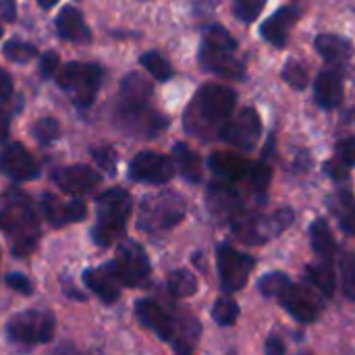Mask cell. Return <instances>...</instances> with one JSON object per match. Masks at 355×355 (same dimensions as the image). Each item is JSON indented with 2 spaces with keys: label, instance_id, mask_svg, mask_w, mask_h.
<instances>
[{
  "label": "cell",
  "instance_id": "16",
  "mask_svg": "<svg viewBox=\"0 0 355 355\" xmlns=\"http://www.w3.org/2000/svg\"><path fill=\"white\" fill-rule=\"evenodd\" d=\"M52 181L56 187H60L64 193L71 196H85L92 193L100 185V173L83 166V164H71V166H58L52 171Z\"/></svg>",
  "mask_w": 355,
  "mask_h": 355
},
{
  "label": "cell",
  "instance_id": "28",
  "mask_svg": "<svg viewBox=\"0 0 355 355\" xmlns=\"http://www.w3.org/2000/svg\"><path fill=\"white\" fill-rule=\"evenodd\" d=\"M306 279L327 297H333L335 295V289H337V275H335V268H333V262L329 260H320L316 264H310L308 266V275Z\"/></svg>",
  "mask_w": 355,
  "mask_h": 355
},
{
  "label": "cell",
  "instance_id": "26",
  "mask_svg": "<svg viewBox=\"0 0 355 355\" xmlns=\"http://www.w3.org/2000/svg\"><path fill=\"white\" fill-rule=\"evenodd\" d=\"M173 162L179 168L181 177L189 183L202 181V160L187 144H175L173 148Z\"/></svg>",
  "mask_w": 355,
  "mask_h": 355
},
{
  "label": "cell",
  "instance_id": "36",
  "mask_svg": "<svg viewBox=\"0 0 355 355\" xmlns=\"http://www.w3.org/2000/svg\"><path fill=\"white\" fill-rule=\"evenodd\" d=\"M341 289L347 300L355 302V254L341 258Z\"/></svg>",
  "mask_w": 355,
  "mask_h": 355
},
{
  "label": "cell",
  "instance_id": "7",
  "mask_svg": "<svg viewBox=\"0 0 355 355\" xmlns=\"http://www.w3.org/2000/svg\"><path fill=\"white\" fill-rule=\"evenodd\" d=\"M104 69L94 62H69L60 69L56 81L77 106H89L102 85Z\"/></svg>",
  "mask_w": 355,
  "mask_h": 355
},
{
  "label": "cell",
  "instance_id": "33",
  "mask_svg": "<svg viewBox=\"0 0 355 355\" xmlns=\"http://www.w3.org/2000/svg\"><path fill=\"white\" fill-rule=\"evenodd\" d=\"M31 133H33V137H35L42 146H48V144H52L54 139H58V135H60V125H58V121H56L54 116H42L40 121L33 123Z\"/></svg>",
  "mask_w": 355,
  "mask_h": 355
},
{
  "label": "cell",
  "instance_id": "49",
  "mask_svg": "<svg viewBox=\"0 0 355 355\" xmlns=\"http://www.w3.org/2000/svg\"><path fill=\"white\" fill-rule=\"evenodd\" d=\"M0 35H2V25H0Z\"/></svg>",
  "mask_w": 355,
  "mask_h": 355
},
{
  "label": "cell",
  "instance_id": "14",
  "mask_svg": "<svg viewBox=\"0 0 355 355\" xmlns=\"http://www.w3.org/2000/svg\"><path fill=\"white\" fill-rule=\"evenodd\" d=\"M129 175L139 183L162 185L173 179L175 162L158 152H139L129 164Z\"/></svg>",
  "mask_w": 355,
  "mask_h": 355
},
{
  "label": "cell",
  "instance_id": "43",
  "mask_svg": "<svg viewBox=\"0 0 355 355\" xmlns=\"http://www.w3.org/2000/svg\"><path fill=\"white\" fill-rule=\"evenodd\" d=\"M324 171H327V175L331 177V179H335V181H343V179H347V175H349V166L341 160V158H331L327 164H324Z\"/></svg>",
  "mask_w": 355,
  "mask_h": 355
},
{
  "label": "cell",
  "instance_id": "48",
  "mask_svg": "<svg viewBox=\"0 0 355 355\" xmlns=\"http://www.w3.org/2000/svg\"><path fill=\"white\" fill-rule=\"evenodd\" d=\"M56 2H58V0H37V4H40L42 8H52Z\"/></svg>",
  "mask_w": 355,
  "mask_h": 355
},
{
  "label": "cell",
  "instance_id": "13",
  "mask_svg": "<svg viewBox=\"0 0 355 355\" xmlns=\"http://www.w3.org/2000/svg\"><path fill=\"white\" fill-rule=\"evenodd\" d=\"M262 123L254 108H243L237 116H231L220 129V137L237 150H254L260 139Z\"/></svg>",
  "mask_w": 355,
  "mask_h": 355
},
{
  "label": "cell",
  "instance_id": "21",
  "mask_svg": "<svg viewBox=\"0 0 355 355\" xmlns=\"http://www.w3.org/2000/svg\"><path fill=\"white\" fill-rule=\"evenodd\" d=\"M297 15H300V10H295L291 6L279 8L272 17H268L262 23V27H260L262 37L268 44L277 46V48H285L287 46V37H289V29L297 21Z\"/></svg>",
  "mask_w": 355,
  "mask_h": 355
},
{
  "label": "cell",
  "instance_id": "1",
  "mask_svg": "<svg viewBox=\"0 0 355 355\" xmlns=\"http://www.w3.org/2000/svg\"><path fill=\"white\" fill-rule=\"evenodd\" d=\"M237 104L235 89L220 85V83H208L200 87L193 102L187 108L185 114V127L193 135L206 137V133H214L225 127V123L231 119Z\"/></svg>",
  "mask_w": 355,
  "mask_h": 355
},
{
  "label": "cell",
  "instance_id": "10",
  "mask_svg": "<svg viewBox=\"0 0 355 355\" xmlns=\"http://www.w3.org/2000/svg\"><path fill=\"white\" fill-rule=\"evenodd\" d=\"M121 287H141L152 272L150 258L137 241H123L116 248V256L106 264Z\"/></svg>",
  "mask_w": 355,
  "mask_h": 355
},
{
  "label": "cell",
  "instance_id": "20",
  "mask_svg": "<svg viewBox=\"0 0 355 355\" xmlns=\"http://www.w3.org/2000/svg\"><path fill=\"white\" fill-rule=\"evenodd\" d=\"M208 166L210 171L225 183H237L241 179H245L250 175L252 162H248L245 158L231 154V152H214L208 158Z\"/></svg>",
  "mask_w": 355,
  "mask_h": 355
},
{
  "label": "cell",
  "instance_id": "46",
  "mask_svg": "<svg viewBox=\"0 0 355 355\" xmlns=\"http://www.w3.org/2000/svg\"><path fill=\"white\" fill-rule=\"evenodd\" d=\"M0 17L4 21H15V17H17V2L15 0H0Z\"/></svg>",
  "mask_w": 355,
  "mask_h": 355
},
{
  "label": "cell",
  "instance_id": "50",
  "mask_svg": "<svg viewBox=\"0 0 355 355\" xmlns=\"http://www.w3.org/2000/svg\"><path fill=\"white\" fill-rule=\"evenodd\" d=\"M185 355H189V354H185Z\"/></svg>",
  "mask_w": 355,
  "mask_h": 355
},
{
  "label": "cell",
  "instance_id": "40",
  "mask_svg": "<svg viewBox=\"0 0 355 355\" xmlns=\"http://www.w3.org/2000/svg\"><path fill=\"white\" fill-rule=\"evenodd\" d=\"M92 156H94L96 164L102 171H106L108 175H114V171H116V154H114V150H110V148H96L92 152Z\"/></svg>",
  "mask_w": 355,
  "mask_h": 355
},
{
  "label": "cell",
  "instance_id": "11",
  "mask_svg": "<svg viewBox=\"0 0 355 355\" xmlns=\"http://www.w3.org/2000/svg\"><path fill=\"white\" fill-rule=\"evenodd\" d=\"M114 125L127 135L156 137L168 127V119L158 110L150 108L148 104L121 102V106L114 112Z\"/></svg>",
  "mask_w": 355,
  "mask_h": 355
},
{
  "label": "cell",
  "instance_id": "9",
  "mask_svg": "<svg viewBox=\"0 0 355 355\" xmlns=\"http://www.w3.org/2000/svg\"><path fill=\"white\" fill-rule=\"evenodd\" d=\"M293 210L281 208L270 216H256V214H239L231 227L235 237L243 243H266L268 239L281 235L293 223Z\"/></svg>",
  "mask_w": 355,
  "mask_h": 355
},
{
  "label": "cell",
  "instance_id": "31",
  "mask_svg": "<svg viewBox=\"0 0 355 355\" xmlns=\"http://www.w3.org/2000/svg\"><path fill=\"white\" fill-rule=\"evenodd\" d=\"M139 62H141V64L146 67V71H150V75H152L154 79H158V81H168V79L173 77V67H171V62H168L160 52L150 50V52L141 54Z\"/></svg>",
  "mask_w": 355,
  "mask_h": 355
},
{
  "label": "cell",
  "instance_id": "24",
  "mask_svg": "<svg viewBox=\"0 0 355 355\" xmlns=\"http://www.w3.org/2000/svg\"><path fill=\"white\" fill-rule=\"evenodd\" d=\"M314 96L316 102L320 104V108L324 110H333L343 102V83L341 77L333 71H322L316 77L314 83Z\"/></svg>",
  "mask_w": 355,
  "mask_h": 355
},
{
  "label": "cell",
  "instance_id": "44",
  "mask_svg": "<svg viewBox=\"0 0 355 355\" xmlns=\"http://www.w3.org/2000/svg\"><path fill=\"white\" fill-rule=\"evenodd\" d=\"M12 96V79L6 71H0V112Z\"/></svg>",
  "mask_w": 355,
  "mask_h": 355
},
{
  "label": "cell",
  "instance_id": "25",
  "mask_svg": "<svg viewBox=\"0 0 355 355\" xmlns=\"http://www.w3.org/2000/svg\"><path fill=\"white\" fill-rule=\"evenodd\" d=\"M316 50L331 64H345L354 52L349 40L335 33H320L316 37Z\"/></svg>",
  "mask_w": 355,
  "mask_h": 355
},
{
  "label": "cell",
  "instance_id": "38",
  "mask_svg": "<svg viewBox=\"0 0 355 355\" xmlns=\"http://www.w3.org/2000/svg\"><path fill=\"white\" fill-rule=\"evenodd\" d=\"M250 183L252 187L258 191V193H264L270 185V179H272V171L266 162H258V164H252L250 168Z\"/></svg>",
  "mask_w": 355,
  "mask_h": 355
},
{
  "label": "cell",
  "instance_id": "32",
  "mask_svg": "<svg viewBox=\"0 0 355 355\" xmlns=\"http://www.w3.org/2000/svg\"><path fill=\"white\" fill-rule=\"evenodd\" d=\"M212 318L220 327H233L239 318V306L231 297H218L212 308Z\"/></svg>",
  "mask_w": 355,
  "mask_h": 355
},
{
  "label": "cell",
  "instance_id": "42",
  "mask_svg": "<svg viewBox=\"0 0 355 355\" xmlns=\"http://www.w3.org/2000/svg\"><path fill=\"white\" fill-rule=\"evenodd\" d=\"M337 158H341L349 168L355 166V137L341 139L337 144Z\"/></svg>",
  "mask_w": 355,
  "mask_h": 355
},
{
  "label": "cell",
  "instance_id": "22",
  "mask_svg": "<svg viewBox=\"0 0 355 355\" xmlns=\"http://www.w3.org/2000/svg\"><path fill=\"white\" fill-rule=\"evenodd\" d=\"M83 283L87 285L89 291H94L104 304H114L121 295V285L114 279V275L108 270V266L100 268H89L83 272Z\"/></svg>",
  "mask_w": 355,
  "mask_h": 355
},
{
  "label": "cell",
  "instance_id": "45",
  "mask_svg": "<svg viewBox=\"0 0 355 355\" xmlns=\"http://www.w3.org/2000/svg\"><path fill=\"white\" fill-rule=\"evenodd\" d=\"M58 67V54L56 52H46L44 58H42V64H40V71H42V77H50L54 75Z\"/></svg>",
  "mask_w": 355,
  "mask_h": 355
},
{
  "label": "cell",
  "instance_id": "15",
  "mask_svg": "<svg viewBox=\"0 0 355 355\" xmlns=\"http://www.w3.org/2000/svg\"><path fill=\"white\" fill-rule=\"evenodd\" d=\"M281 302V306L300 322L308 324V322H314L320 312H322V304L320 300L314 295V291L306 285H295V283H289L285 287V291L277 297Z\"/></svg>",
  "mask_w": 355,
  "mask_h": 355
},
{
  "label": "cell",
  "instance_id": "30",
  "mask_svg": "<svg viewBox=\"0 0 355 355\" xmlns=\"http://www.w3.org/2000/svg\"><path fill=\"white\" fill-rule=\"evenodd\" d=\"M168 289L175 297H189L198 289V279L193 272H189L185 268L173 270L168 277Z\"/></svg>",
  "mask_w": 355,
  "mask_h": 355
},
{
  "label": "cell",
  "instance_id": "2",
  "mask_svg": "<svg viewBox=\"0 0 355 355\" xmlns=\"http://www.w3.org/2000/svg\"><path fill=\"white\" fill-rule=\"evenodd\" d=\"M135 316L162 341L173 343L181 355L189 354L196 345V339L200 337V324L193 318H177L154 300H139L135 304Z\"/></svg>",
  "mask_w": 355,
  "mask_h": 355
},
{
  "label": "cell",
  "instance_id": "8",
  "mask_svg": "<svg viewBox=\"0 0 355 355\" xmlns=\"http://www.w3.org/2000/svg\"><path fill=\"white\" fill-rule=\"evenodd\" d=\"M56 320L50 312L44 310H27L19 312L6 322V337L23 347L50 343L54 337Z\"/></svg>",
  "mask_w": 355,
  "mask_h": 355
},
{
  "label": "cell",
  "instance_id": "18",
  "mask_svg": "<svg viewBox=\"0 0 355 355\" xmlns=\"http://www.w3.org/2000/svg\"><path fill=\"white\" fill-rule=\"evenodd\" d=\"M208 206L214 216L225 218L229 223H233L239 214H243V200L239 191L233 187V183H225V181L212 183L208 187Z\"/></svg>",
  "mask_w": 355,
  "mask_h": 355
},
{
  "label": "cell",
  "instance_id": "17",
  "mask_svg": "<svg viewBox=\"0 0 355 355\" xmlns=\"http://www.w3.org/2000/svg\"><path fill=\"white\" fill-rule=\"evenodd\" d=\"M0 173L12 181H29L40 175V166L23 144H8L0 152Z\"/></svg>",
  "mask_w": 355,
  "mask_h": 355
},
{
  "label": "cell",
  "instance_id": "12",
  "mask_svg": "<svg viewBox=\"0 0 355 355\" xmlns=\"http://www.w3.org/2000/svg\"><path fill=\"white\" fill-rule=\"evenodd\" d=\"M216 266H218V277H220V287L225 293H235L241 291L250 275L256 266V260L248 254L237 252L235 248L223 243L216 250Z\"/></svg>",
  "mask_w": 355,
  "mask_h": 355
},
{
  "label": "cell",
  "instance_id": "37",
  "mask_svg": "<svg viewBox=\"0 0 355 355\" xmlns=\"http://www.w3.org/2000/svg\"><path fill=\"white\" fill-rule=\"evenodd\" d=\"M266 0H233V12L239 21L252 23L262 12Z\"/></svg>",
  "mask_w": 355,
  "mask_h": 355
},
{
  "label": "cell",
  "instance_id": "4",
  "mask_svg": "<svg viewBox=\"0 0 355 355\" xmlns=\"http://www.w3.org/2000/svg\"><path fill=\"white\" fill-rule=\"evenodd\" d=\"M235 52L237 42L225 27L212 25L206 29L204 42L200 46V62L206 71L227 79L243 77V64L237 60Z\"/></svg>",
  "mask_w": 355,
  "mask_h": 355
},
{
  "label": "cell",
  "instance_id": "23",
  "mask_svg": "<svg viewBox=\"0 0 355 355\" xmlns=\"http://www.w3.org/2000/svg\"><path fill=\"white\" fill-rule=\"evenodd\" d=\"M56 29L58 35L67 42H89L92 33L89 27L83 21V15L75 8V6H67L58 12L56 17Z\"/></svg>",
  "mask_w": 355,
  "mask_h": 355
},
{
  "label": "cell",
  "instance_id": "39",
  "mask_svg": "<svg viewBox=\"0 0 355 355\" xmlns=\"http://www.w3.org/2000/svg\"><path fill=\"white\" fill-rule=\"evenodd\" d=\"M283 79L293 87V89H304L308 85V71L295 62V60H289L283 69Z\"/></svg>",
  "mask_w": 355,
  "mask_h": 355
},
{
  "label": "cell",
  "instance_id": "6",
  "mask_svg": "<svg viewBox=\"0 0 355 355\" xmlns=\"http://www.w3.org/2000/svg\"><path fill=\"white\" fill-rule=\"evenodd\" d=\"M185 216V200L175 191H162L144 198L139 206L137 227L144 233L158 235L177 227Z\"/></svg>",
  "mask_w": 355,
  "mask_h": 355
},
{
  "label": "cell",
  "instance_id": "3",
  "mask_svg": "<svg viewBox=\"0 0 355 355\" xmlns=\"http://www.w3.org/2000/svg\"><path fill=\"white\" fill-rule=\"evenodd\" d=\"M0 231L10 241L12 256L27 258L40 239V225L31 202L21 193H10L0 208Z\"/></svg>",
  "mask_w": 355,
  "mask_h": 355
},
{
  "label": "cell",
  "instance_id": "41",
  "mask_svg": "<svg viewBox=\"0 0 355 355\" xmlns=\"http://www.w3.org/2000/svg\"><path fill=\"white\" fill-rule=\"evenodd\" d=\"M6 285H8L12 291H19L21 295H31V291H33L31 281H29L25 275H21V272H10V275H6Z\"/></svg>",
  "mask_w": 355,
  "mask_h": 355
},
{
  "label": "cell",
  "instance_id": "5",
  "mask_svg": "<svg viewBox=\"0 0 355 355\" xmlns=\"http://www.w3.org/2000/svg\"><path fill=\"white\" fill-rule=\"evenodd\" d=\"M96 204H98V223L92 235H94L96 245L110 248L125 231V225L133 208V200L125 189L114 187V189L104 191L96 200Z\"/></svg>",
  "mask_w": 355,
  "mask_h": 355
},
{
  "label": "cell",
  "instance_id": "35",
  "mask_svg": "<svg viewBox=\"0 0 355 355\" xmlns=\"http://www.w3.org/2000/svg\"><path fill=\"white\" fill-rule=\"evenodd\" d=\"M291 281L285 272H268L258 281V289L264 297H279Z\"/></svg>",
  "mask_w": 355,
  "mask_h": 355
},
{
  "label": "cell",
  "instance_id": "19",
  "mask_svg": "<svg viewBox=\"0 0 355 355\" xmlns=\"http://www.w3.org/2000/svg\"><path fill=\"white\" fill-rule=\"evenodd\" d=\"M42 212L52 227H64V225L83 220L87 214V208H85V202H81V200L62 202L56 196L46 193L42 198Z\"/></svg>",
  "mask_w": 355,
  "mask_h": 355
},
{
  "label": "cell",
  "instance_id": "34",
  "mask_svg": "<svg viewBox=\"0 0 355 355\" xmlns=\"http://www.w3.org/2000/svg\"><path fill=\"white\" fill-rule=\"evenodd\" d=\"M2 52L4 56L10 60V62H29L37 56V48L33 44H27V42H6L2 46Z\"/></svg>",
  "mask_w": 355,
  "mask_h": 355
},
{
  "label": "cell",
  "instance_id": "47",
  "mask_svg": "<svg viewBox=\"0 0 355 355\" xmlns=\"http://www.w3.org/2000/svg\"><path fill=\"white\" fill-rule=\"evenodd\" d=\"M266 355H285V343L279 337H268L266 341Z\"/></svg>",
  "mask_w": 355,
  "mask_h": 355
},
{
  "label": "cell",
  "instance_id": "27",
  "mask_svg": "<svg viewBox=\"0 0 355 355\" xmlns=\"http://www.w3.org/2000/svg\"><path fill=\"white\" fill-rule=\"evenodd\" d=\"M310 241H312V250L320 260H329L333 262L335 254H337V243L333 237V231L329 227V223L324 218H316L310 227Z\"/></svg>",
  "mask_w": 355,
  "mask_h": 355
},
{
  "label": "cell",
  "instance_id": "29",
  "mask_svg": "<svg viewBox=\"0 0 355 355\" xmlns=\"http://www.w3.org/2000/svg\"><path fill=\"white\" fill-rule=\"evenodd\" d=\"M152 96V85L139 73H131L121 83V100L127 104H148Z\"/></svg>",
  "mask_w": 355,
  "mask_h": 355
}]
</instances>
